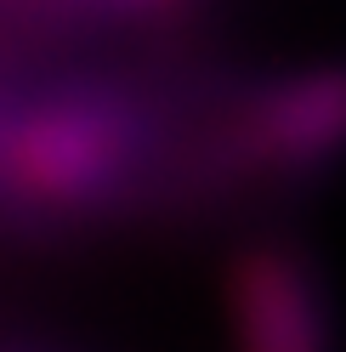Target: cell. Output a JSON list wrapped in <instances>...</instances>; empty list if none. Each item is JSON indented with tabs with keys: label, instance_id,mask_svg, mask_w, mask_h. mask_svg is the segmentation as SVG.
Segmentation results:
<instances>
[{
	"label": "cell",
	"instance_id": "277c9868",
	"mask_svg": "<svg viewBox=\"0 0 346 352\" xmlns=\"http://www.w3.org/2000/svg\"><path fill=\"white\" fill-rule=\"evenodd\" d=\"M199 6L205 0H0V63H34L97 34L165 29Z\"/></svg>",
	"mask_w": 346,
	"mask_h": 352
},
{
	"label": "cell",
	"instance_id": "3957f363",
	"mask_svg": "<svg viewBox=\"0 0 346 352\" xmlns=\"http://www.w3.org/2000/svg\"><path fill=\"white\" fill-rule=\"evenodd\" d=\"M222 313L233 352H341L330 278L295 239H255L233 256Z\"/></svg>",
	"mask_w": 346,
	"mask_h": 352
},
{
	"label": "cell",
	"instance_id": "6da1fadb",
	"mask_svg": "<svg viewBox=\"0 0 346 352\" xmlns=\"http://www.w3.org/2000/svg\"><path fill=\"white\" fill-rule=\"evenodd\" d=\"M182 114L154 74L0 63V222L91 228L159 199Z\"/></svg>",
	"mask_w": 346,
	"mask_h": 352
},
{
	"label": "cell",
	"instance_id": "7a4b0ae2",
	"mask_svg": "<svg viewBox=\"0 0 346 352\" xmlns=\"http://www.w3.org/2000/svg\"><path fill=\"white\" fill-rule=\"evenodd\" d=\"M346 165V57L244 74L187 97L165 193L244 199L330 182Z\"/></svg>",
	"mask_w": 346,
	"mask_h": 352
}]
</instances>
